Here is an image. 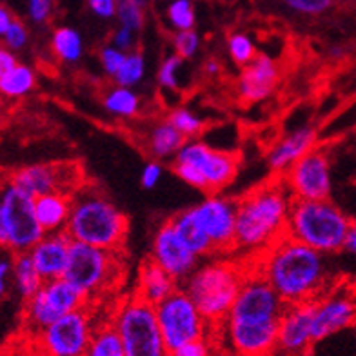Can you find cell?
<instances>
[{
  "mask_svg": "<svg viewBox=\"0 0 356 356\" xmlns=\"http://www.w3.org/2000/svg\"><path fill=\"white\" fill-rule=\"evenodd\" d=\"M287 309L262 273L249 269L222 323L225 343L234 356H271L277 353L280 320Z\"/></svg>",
  "mask_w": 356,
  "mask_h": 356,
  "instance_id": "6da1fadb",
  "label": "cell"
},
{
  "mask_svg": "<svg viewBox=\"0 0 356 356\" xmlns=\"http://www.w3.org/2000/svg\"><path fill=\"white\" fill-rule=\"evenodd\" d=\"M254 269L262 273L287 305L323 296L329 278L325 254L287 234L258 254Z\"/></svg>",
  "mask_w": 356,
  "mask_h": 356,
  "instance_id": "7a4b0ae2",
  "label": "cell"
},
{
  "mask_svg": "<svg viewBox=\"0 0 356 356\" xmlns=\"http://www.w3.org/2000/svg\"><path fill=\"white\" fill-rule=\"evenodd\" d=\"M295 197L277 178L236 200L234 249L244 253H264L286 236Z\"/></svg>",
  "mask_w": 356,
  "mask_h": 356,
  "instance_id": "3957f363",
  "label": "cell"
},
{
  "mask_svg": "<svg viewBox=\"0 0 356 356\" xmlns=\"http://www.w3.org/2000/svg\"><path fill=\"white\" fill-rule=\"evenodd\" d=\"M66 233L73 242L120 251L127 236V216L100 189L80 186L73 195Z\"/></svg>",
  "mask_w": 356,
  "mask_h": 356,
  "instance_id": "277c9868",
  "label": "cell"
},
{
  "mask_svg": "<svg viewBox=\"0 0 356 356\" xmlns=\"http://www.w3.org/2000/svg\"><path fill=\"white\" fill-rule=\"evenodd\" d=\"M353 220L329 198L295 200L287 222V236L322 254L343 251Z\"/></svg>",
  "mask_w": 356,
  "mask_h": 356,
  "instance_id": "5b68a950",
  "label": "cell"
},
{
  "mask_svg": "<svg viewBox=\"0 0 356 356\" xmlns=\"http://www.w3.org/2000/svg\"><path fill=\"white\" fill-rule=\"evenodd\" d=\"M248 267L225 260H211L198 266L182 282V289L197 304L211 325H222L233 307Z\"/></svg>",
  "mask_w": 356,
  "mask_h": 356,
  "instance_id": "8992f818",
  "label": "cell"
},
{
  "mask_svg": "<svg viewBox=\"0 0 356 356\" xmlns=\"http://www.w3.org/2000/svg\"><path fill=\"white\" fill-rule=\"evenodd\" d=\"M173 171L189 188L202 193H218L236 178L238 156L191 138L175 156Z\"/></svg>",
  "mask_w": 356,
  "mask_h": 356,
  "instance_id": "52a82bcc",
  "label": "cell"
},
{
  "mask_svg": "<svg viewBox=\"0 0 356 356\" xmlns=\"http://www.w3.org/2000/svg\"><path fill=\"white\" fill-rule=\"evenodd\" d=\"M111 323L122 340L126 356H171L160 331L155 305L138 295L118 305Z\"/></svg>",
  "mask_w": 356,
  "mask_h": 356,
  "instance_id": "ba28073f",
  "label": "cell"
},
{
  "mask_svg": "<svg viewBox=\"0 0 356 356\" xmlns=\"http://www.w3.org/2000/svg\"><path fill=\"white\" fill-rule=\"evenodd\" d=\"M35 215V198L6 182L0 197V244L10 254L29 253L44 236Z\"/></svg>",
  "mask_w": 356,
  "mask_h": 356,
  "instance_id": "9c48e42d",
  "label": "cell"
},
{
  "mask_svg": "<svg viewBox=\"0 0 356 356\" xmlns=\"http://www.w3.org/2000/svg\"><path fill=\"white\" fill-rule=\"evenodd\" d=\"M122 273L118 251L97 248L84 242L71 244L70 262L64 278L75 284L88 298L100 295L118 280Z\"/></svg>",
  "mask_w": 356,
  "mask_h": 356,
  "instance_id": "30bf717a",
  "label": "cell"
},
{
  "mask_svg": "<svg viewBox=\"0 0 356 356\" xmlns=\"http://www.w3.org/2000/svg\"><path fill=\"white\" fill-rule=\"evenodd\" d=\"M88 300V296L64 277L46 280L24 304V322L29 329L40 333L62 316L86 307Z\"/></svg>",
  "mask_w": 356,
  "mask_h": 356,
  "instance_id": "8fae6325",
  "label": "cell"
},
{
  "mask_svg": "<svg viewBox=\"0 0 356 356\" xmlns=\"http://www.w3.org/2000/svg\"><path fill=\"white\" fill-rule=\"evenodd\" d=\"M156 320L169 351H175L184 343L206 338L207 320L193 302L191 296L178 287L173 295L155 305Z\"/></svg>",
  "mask_w": 356,
  "mask_h": 356,
  "instance_id": "7c38bea8",
  "label": "cell"
},
{
  "mask_svg": "<svg viewBox=\"0 0 356 356\" xmlns=\"http://www.w3.org/2000/svg\"><path fill=\"white\" fill-rule=\"evenodd\" d=\"M8 184L37 198L47 193L73 195L80 186H84V177L75 162H51L17 168L8 175Z\"/></svg>",
  "mask_w": 356,
  "mask_h": 356,
  "instance_id": "4fadbf2b",
  "label": "cell"
},
{
  "mask_svg": "<svg viewBox=\"0 0 356 356\" xmlns=\"http://www.w3.org/2000/svg\"><path fill=\"white\" fill-rule=\"evenodd\" d=\"M93 333L89 311L82 307L42 329L38 340L44 356H86Z\"/></svg>",
  "mask_w": 356,
  "mask_h": 356,
  "instance_id": "5bb4252c",
  "label": "cell"
},
{
  "mask_svg": "<svg viewBox=\"0 0 356 356\" xmlns=\"http://www.w3.org/2000/svg\"><path fill=\"white\" fill-rule=\"evenodd\" d=\"M284 182L295 200H325L333 191L331 160L322 147H314L284 173Z\"/></svg>",
  "mask_w": 356,
  "mask_h": 356,
  "instance_id": "9a60e30c",
  "label": "cell"
},
{
  "mask_svg": "<svg viewBox=\"0 0 356 356\" xmlns=\"http://www.w3.org/2000/svg\"><path fill=\"white\" fill-rule=\"evenodd\" d=\"M191 213L215 245V253H225L234 249L236 202L211 193L204 200L195 204Z\"/></svg>",
  "mask_w": 356,
  "mask_h": 356,
  "instance_id": "2e32d148",
  "label": "cell"
},
{
  "mask_svg": "<svg viewBox=\"0 0 356 356\" xmlns=\"http://www.w3.org/2000/svg\"><path fill=\"white\" fill-rule=\"evenodd\" d=\"M149 258L160 267H164L180 284L200 266V257L193 253L186 242L180 238L171 218L162 222L153 234Z\"/></svg>",
  "mask_w": 356,
  "mask_h": 356,
  "instance_id": "e0dca14e",
  "label": "cell"
},
{
  "mask_svg": "<svg viewBox=\"0 0 356 356\" xmlns=\"http://www.w3.org/2000/svg\"><path fill=\"white\" fill-rule=\"evenodd\" d=\"M314 300L287 305L278 329L277 353L280 356H305L314 343Z\"/></svg>",
  "mask_w": 356,
  "mask_h": 356,
  "instance_id": "ac0fdd59",
  "label": "cell"
},
{
  "mask_svg": "<svg viewBox=\"0 0 356 356\" xmlns=\"http://www.w3.org/2000/svg\"><path fill=\"white\" fill-rule=\"evenodd\" d=\"M356 320V302L349 295L334 293L314 300L313 333L314 342L353 325Z\"/></svg>",
  "mask_w": 356,
  "mask_h": 356,
  "instance_id": "d6986e66",
  "label": "cell"
},
{
  "mask_svg": "<svg viewBox=\"0 0 356 356\" xmlns=\"http://www.w3.org/2000/svg\"><path fill=\"white\" fill-rule=\"evenodd\" d=\"M280 79V70L271 56L258 55L251 64L242 70L236 82L240 100L248 104L262 102L269 99Z\"/></svg>",
  "mask_w": 356,
  "mask_h": 356,
  "instance_id": "ffe728a7",
  "label": "cell"
},
{
  "mask_svg": "<svg viewBox=\"0 0 356 356\" xmlns=\"http://www.w3.org/2000/svg\"><path fill=\"white\" fill-rule=\"evenodd\" d=\"M71 240L66 231L60 233H46L37 244L31 248L29 254L33 258L38 273L42 275L44 280H55L62 278L67 269L71 253Z\"/></svg>",
  "mask_w": 356,
  "mask_h": 356,
  "instance_id": "44dd1931",
  "label": "cell"
},
{
  "mask_svg": "<svg viewBox=\"0 0 356 356\" xmlns=\"http://www.w3.org/2000/svg\"><path fill=\"white\" fill-rule=\"evenodd\" d=\"M316 129L311 126H302L278 138L267 151V165L273 173L284 175L293 164H296L304 155L316 147Z\"/></svg>",
  "mask_w": 356,
  "mask_h": 356,
  "instance_id": "7402d4cb",
  "label": "cell"
},
{
  "mask_svg": "<svg viewBox=\"0 0 356 356\" xmlns=\"http://www.w3.org/2000/svg\"><path fill=\"white\" fill-rule=\"evenodd\" d=\"M188 142V138L178 131L168 118L151 122L140 133V144L144 151L153 160H175L178 151L182 149V145Z\"/></svg>",
  "mask_w": 356,
  "mask_h": 356,
  "instance_id": "603a6c76",
  "label": "cell"
},
{
  "mask_svg": "<svg viewBox=\"0 0 356 356\" xmlns=\"http://www.w3.org/2000/svg\"><path fill=\"white\" fill-rule=\"evenodd\" d=\"M178 289V282L175 280L164 267L153 260H145L138 271V280H136V295L142 300L149 302L151 305H159L164 302L169 295H173Z\"/></svg>",
  "mask_w": 356,
  "mask_h": 356,
  "instance_id": "cb8c5ba5",
  "label": "cell"
},
{
  "mask_svg": "<svg viewBox=\"0 0 356 356\" xmlns=\"http://www.w3.org/2000/svg\"><path fill=\"white\" fill-rule=\"evenodd\" d=\"M73 198L67 193H47L35 198V215L44 233L66 231L71 216Z\"/></svg>",
  "mask_w": 356,
  "mask_h": 356,
  "instance_id": "d4e9b609",
  "label": "cell"
},
{
  "mask_svg": "<svg viewBox=\"0 0 356 356\" xmlns=\"http://www.w3.org/2000/svg\"><path fill=\"white\" fill-rule=\"evenodd\" d=\"M175 229L180 234V238L186 242L193 253L198 254V257H207V254L215 253V245L209 240V236L206 234V231L202 229L200 224L195 220V216L191 213V207L184 209V211L177 213V215L171 218Z\"/></svg>",
  "mask_w": 356,
  "mask_h": 356,
  "instance_id": "484cf974",
  "label": "cell"
},
{
  "mask_svg": "<svg viewBox=\"0 0 356 356\" xmlns=\"http://www.w3.org/2000/svg\"><path fill=\"white\" fill-rule=\"evenodd\" d=\"M42 275L38 273L37 266L33 264V258L29 253L13 254V275H11V284H13L17 295L24 302L31 298L40 287L44 286Z\"/></svg>",
  "mask_w": 356,
  "mask_h": 356,
  "instance_id": "4316f807",
  "label": "cell"
},
{
  "mask_svg": "<svg viewBox=\"0 0 356 356\" xmlns=\"http://www.w3.org/2000/svg\"><path fill=\"white\" fill-rule=\"evenodd\" d=\"M102 106L111 117L131 120L140 113L142 99L133 88L115 84L104 93Z\"/></svg>",
  "mask_w": 356,
  "mask_h": 356,
  "instance_id": "83f0119b",
  "label": "cell"
},
{
  "mask_svg": "<svg viewBox=\"0 0 356 356\" xmlns=\"http://www.w3.org/2000/svg\"><path fill=\"white\" fill-rule=\"evenodd\" d=\"M37 86L33 67L19 62L13 70L0 73V93L8 100H20L28 97Z\"/></svg>",
  "mask_w": 356,
  "mask_h": 356,
  "instance_id": "f1b7e54d",
  "label": "cell"
},
{
  "mask_svg": "<svg viewBox=\"0 0 356 356\" xmlns=\"http://www.w3.org/2000/svg\"><path fill=\"white\" fill-rule=\"evenodd\" d=\"M51 51L64 64H76L84 55V38L79 29L60 26L51 35Z\"/></svg>",
  "mask_w": 356,
  "mask_h": 356,
  "instance_id": "f546056e",
  "label": "cell"
},
{
  "mask_svg": "<svg viewBox=\"0 0 356 356\" xmlns=\"http://www.w3.org/2000/svg\"><path fill=\"white\" fill-rule=\"evenodd\" d=\"M86 356H126L122 340L111 322L102 323L100 327L95 329Z\"/></svg>",
  "mask_w": 356,
  "mask_h": 356,
  "instance_id": "4dcf8cb0",
  "label": "cell"
},
{
  "mask_svg": "<svg viewBox=\"0 0 356 356\" xmlns=\"http://www.w3.org/2000/svg\"><path fill=\"white\" fill-rule=\"evenodd\" d=\"M164 17L173 31L195 29V24H197V11H195L193 0H168Z\"/></svg>",
  "mask_w": 356,
  "mask_h": 356,
  "instance_id": "1f68e13d",
  "label": "cell"
},
{
  "mask_svg": "<svg viewBox=\"0 0 356 356\" xmlns=\"http://www.w3.org/2000/svg\"><path fill=\"white\" fill-rule=\"evenodd\" d=\"M165 118H168L169 122L173 124L188 140L197 138V136L204 131V127H206V120H204L200 115H197V113L191 111L189 108H184V106H178V108L171 109Z\"/></svg>",
  "mask_w": 356,
  "mask_h": 356,
  "instance_id": "d6a6232c",
  "label": "cell"
},
{
  "mask_svg": "<svg viewBox=\"0 0 356 356\" xmlns=\"http://www.w3.org/2000/svg\"><path fill=\"white\" fill-rule=\"evenodd\" d=\"M184 58L177 53L168 55L164 60L160 62V67L156 71V82L164 91H178L182 86V67Z\"/></svg>",
  "mask_w": 356,
  "mask_h": 356,
  "instance_id": "836d02e7",
  "label": "cell"
},
{
  "mask_svg": "<svg viewBox=\"0 0 356 356\" xmlns=\"http://www.w3.org/2000/svg\"><path fill=\"white\" fill-rule=\"evenodd\" d=\"M145 76V58L142 53L129 51L124 60L122 67L115 75V84L126 86V88H135L144 80Z\"/></svg>",
  "mask_w": 356,
  "mask_h": 356,
  "instance_id": "e575fe53",
  "label": "cell"
},
{
  "mask_svg": "<svg viewBox=\"0 0 356 356\" xmlns=\"http://www.w3.org/2000/svg\"><path fill=\"white\" fill-rule=\"evenodd\" d=\"M227 53H229L231 60L240 67H245L258 56L253 38L245 33H240V31L231 33L227 38Z\"/></svg>",
  "mask_w": 356,
  "mask_h": 356,
  "instance_id": "d590c367",
  "label": "cell"
},
{
  "mask_svg": "<svg viewBox=\"0 0 356 356\" xmlns=\"http://www.w3.org/2000/svg\"><path fill=\"white\" fill-rule=\"evenodd\" d=\"M145 4H147V0H118V26H124V28H129L136 33H140L145 20Z\"/></svg>",
  "mask_w": 356,
  "mask_h": 356,
  "instance_id": "8d00e7d4",
  "label": "cell"
},
{
  "mask_svg": "<svg viewBox=\"0 0 356 356\" xmlns=\"http://www.w3.org/2000/svg\"><path fill=\"white\" fill-rule=\"evenodd\" d=\"M200 35L195 29H186V31H175L171 37V46H173V53L178 56H182L184 60H189L193 56L200 51Z\"/></svg>",
  "mask_w": 356,
  "mask_h": 356,
  "instance_id": "74e56055",
  "label": "cell"
},
{
  "mask_svg": "<svg viewBox=\"0 0 356 356\" xmlns=\"http://www.w3.org/2000/svg\"><path fill=\"white\" fill-rule=\"evenodd\" d=\"M126 56L127 51L117 47L115 44H106V46H102V49L99 51L100 67H102V71L106 75L115 79V75H117L118 71H120V67H122Z\"/></svg>",
  "mask_w": 356,
  "mask_h": 356,
  "instance_id": "f35d334b",
  "label": "cell"
},
{
  "mask_svg": "<svg viewBox=\"0 0 356 356\" xmlns=\"http://www.w3.org/2000/svg\"><path fill=\"white\" fill-rule=\"evenodd\" d=\"M0 37H2L4 47H8V49H11L15 53L24 49L29 42V31L26 28V24L20 19H15L10 28L6 29V33H2Z\"/></svg>",
  "mask_w": 356,
  "mask_h": 356,
  "instance_id": "ab89813d",
  "label": "cell"
},
{
  "mask_svg": "<svg viewBox=\"0 0 356 356\" xmlns=\"http://www.w3.org/2000/svg\"><path fill=\"white\" fill-rule=\"evenodd\" d=\"M286 4L300 15H320L333 6V0H286Z\"/></svg>",
  "mask_w": 356,
  "mask_h": 356,
  "instance_id": "60d3db41",
  "label": "cell"
},
{
  "mask_svg": "<svg viewBox=\"0 0 356 356\" xmlns=\"http://www.w3.org/2000/svg\"><path fill=\"white\" fill-rule=\"evenodd\" d=\"M53 15V0H28V17L33 24L49 22Z\"/></svg>",
  "mask_w": 356,
  "mask_h": 356,
  "instance_id": "b9f144b4",
  "label": "cell"
},
{
  "mask_svg": "<svg viewBox=\"0 0 356 356\" xmlns=\"http://www.w3.org/2000/svg\"><path fill=\"white\" fill-rule=\"evenodd\" d=\"M162 175H164V168H162V162L160 160L151 159L147 164L142 168L140 173V184L142 188L145 189H155L159 186V182L162 180Z\"/></svg>",
  "mask_w": 356,
  "mask_h": 356,
  "instance_id": "7bdbcfd3",
  "label": "cell"
},
{
  "mask_svg": "<svg viewBox=\"0 0 356 356\" xmlns=\"http://www.w3.org/2000/svg\"><path fill=\"white\" fill-rule=\"evenodd\" d=\"M213 349L211 343H207L206 338L200 340H193V342L184 343L178 349L171 351V356H211Z\"/></svg>",
  "mask_w": 356,
  "mask_h": 356,
  "instance_id": "ee69618b",
  "label": "cell"
},
{
  "mask_svg": "<svg viewBox=\"0 0 356 356\" xmlns=\"http://www.w3.org/2000/svg\"><path fill=\"white\" fill-rule=\"evenodd\" d=\"M88 6L89 10H91V13L102 20L117 17L118 0H88Z\"/></svg>",
  "mask_w": 356,
  "mask_h": 356,
  "instance_id": "f6af8a7d",
  "label": "cell"
},
{
  "mask_svg": "<svg viewBox=\"0 0 356 356\" xmlns=\"http://www.w3.org/2000/svg\"><path fill=\"white\" fill-rule=\"evenodd\" d=\"M136 38H138V33H136V31H133V29L129 28H124V26H118L111 37V44H115L117 47H120V49L129 53L133 51V47H135Z\"/></svg>",
  "mask_w": 356,
  "mask_h": 356,
  "instance_id": "bcb514c9",
  "label": "cell"
},
{
  "mask_svg": "<svg viewBox=\"0 0 356 356\" xmlns=\"http://www.w3.org/2000/svg\"><path fill=\"white\" fill-rule=\"evenodd\" d=\"M11 275H13V254L2 257L0 260V293L6 295V291L11 284Z\"/></svg>",
  "mask_w": 356,
  "mask_h": 356,
  "instance_id": "7dc6e473",
  "label": "cell"
},
{
  "mask_svg": "<svg viewBox=\"0 0 356 356\" xmlns=\"http://www.w3.org/2000/svg\"><path fill=\"white\" fill-rule=\"evenodd\" d=\"M17 64H19V58H17L15 51H11L8 47H2V49H0V73H6V71L13 70Z\"/></svg>",
  "mask_w": 356,
  "mask_h": 356,
  "instance_id": "c3c4849f",
  "label": "cell"
},
{
  "mask_svg": "<svg viewBox=\"0 0 356 356\" xmlns=\"http://www.w3.org/2000/svg\"><path fill=\"white\" fill-rule=\"evenodd\" d=\"M349 257L356 258V222H353L351 225V231H349V236H347V242H346V248H343Z\"/></svg>",
  "mask_w": 356,
  "mask_h": 356,
  "instance_id": "681fc988",
  "label": "cell"
},
{
  "mask_svg": "<svg viewBox=\"0 0 356 356\" xmlns=\"http://www.w3.org/2000/svg\"><path fill=\"white\" fill-rule=\"evenodd\" d=\"M13 20H15L13 13H11L6 6H2V8H0V35L6 33V29L10 28Z\"/></svg>",
  "mask_w": 356,
  "mask_h": 356,
  "instance_id": "f907efd6",
  "label": "cell"
},
{
  "mask_svg": "<svg viewBox=\"0 0 356 356\" xmlns=\"http://www.w3.org/2000/svg\"><path fill=\"white\" fill-rule=\"evenodd\" d=\"M204 70H206V73L209 76H216L222 71V66L216 60H207L206 66H204Z\"/></svg>",
  "mask_w": 356,
  "mask_h": 356,
  "instance_id": "816d5d0a",
  "label": "cell"
},
{
  "mask_svg": "<svg viewBox=\"0 0 356 356\" xmlns=\"http://www.w3.org/2000/svg\"><path fill=\"white\" fill-rule=\"evenodd\" d=\"M156 2H159V0H156Z\"/></svg>",
  "mask_w": 356,
  "mask_h": 356,
  "instance_id": "f5cc1de1",
  "label": "cell"
}]
</instances>
